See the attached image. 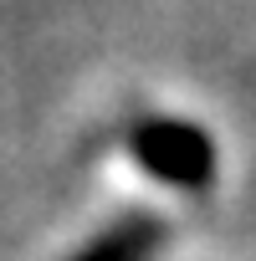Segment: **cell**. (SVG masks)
<instances>
[{
  "label": "cell",
  "instance_id": "6da1fadb",
  "mask_svg": "<svg viewBox=\"0 0 256 261\" xmlns=\"http://www.w3.org/2000/svg\"><path fill=\"white\" fill-rule=\"evenodd\" d=\"M134 159L169 190H210L215 179V144L200 123H185V118H144L128 139Z\"/></svg>",
  "mask_w": 256,
  "mask_h": 261
},
{
  "label": "cell",
  "instance_id": "7a4b0ae2",
  "mask_svg": "<svg viewBox=\"0 0 256 261\" xmlns=\"http://www.w3.org/2000/svg\"><path fill=\"white\" fill-rule=\"evenodd\" d=\"M164 241V225L154 215H123L118 225H108L103 236H92L72 261H149Z\"/></svg>",
  "mask_w": 256,
  "mask_h": 261
}]
</instances>
